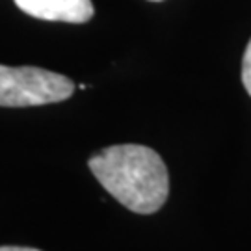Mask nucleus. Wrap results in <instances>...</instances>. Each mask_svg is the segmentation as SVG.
Wrapping results in <instances>:
<instances>
[{"label":"nucleus","instance_id":"nucleus-1","mask_svg":"<svg viewBox=\"0 0 251 251\" xmlns=\"http://www.w3.org/2000/svg\"><path fill=\"white\" fill-rule=\"evenodd\" d=\"M88 166L100 186L136 214H154L168 201V168L151 147L136 144L104 147L91 156Z\"/></svg>","mask_w":251,"mask_h":251},{"label":"nucleus","instance_id":"nucleus-6","mask_svg":"<svg viewBox=\"0 0 251 251\" xmlns=\"http://www.w3.org/2000/svg\"><path fill=\"white\" fill-rule=\"evenodd\" d=\"M151 2H160V0H151Z\"/></svg>","mask_w":251,"mask_h":251},{"label":"nucleus","instance_id":"nucleus-2","mask_svg":"<svg viewBox=\"0 0 251 251\" xmlns=\"http://www.w3.org/2000/svg\"><path fill=\"white\" fill-rule=\"evenodd\" d=\"M75 84L60 73L41 67L0 65V106H43L69 99Z\"/></svg>","mask_w":251,"mask_h":251},{"label":"nucleus","instance_id":"nucleus-4","mask_svg":"<svg viewBox=\"0 0 251 251\" xmlns=\"http://www.w3.org/2000/svg\"><path fill=\"white\" fill-rule=\"evenodd\" d=\"M242 82L246 91L251 95V39L248 43V49L244 52V62H242Z\"/></svg>","mask_w":251,"mask_h":251},{"label":"nucleus","instance_id":"nucleus-5","mask_svg":"<svg viewBox=\"0 0 251 251\" xmlns=\"http://www.w3.org/2000/svg\"><path fill=\"white\" fill-rule=\"evenodd\" d=\"M0 251H39V250L25 248V246H0Z\"/></svg>","mask_w":251,"mask_h":251},{"label":"nucleus","instance_id":"nucleus-3","mask_svg":"<svg viewBox=\"0 0 251 251\" xmlns=\"http://www.w3.org/2000/svg\"><path fill=\"white\" fill-rule=\"evenodd\" d=\"M30 17L82 25L91 21L95 9L91 0H13Z\"/></svg>","mask_w":251,"mask_h":251}]
</instances>
